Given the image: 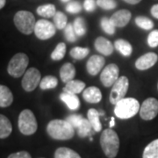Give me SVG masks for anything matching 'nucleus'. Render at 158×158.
Instances as JSON below:
<instances>
[{
    "label": "nucleus",
    "mask_w": 158,
    "mask_h": 158,
    "mask_svg": "<svg viewBox=\"0 0 158 158\" xmlns=\"http://www.w3.org/2000/svg\"><path fill=\"white\" fill-rule=\"evenodd\" d=\"M48 135L59 141H67L75 135V128L65 119H53L47 126Z\"/></svg>",
    "instance_id": "nucleus-1"
},
{
    "label": "nucleus",
    "mask_w": 158,
    "mask_h": 158,
    "mask_svg": "<svg viewBox=\"0 0 158 158\" xmlns=\"http://www.w3.org/2000/svg\"><path fill=\"white\" fill-rule=\"evenodd\" d=\"M100 145L106 157H116L119 148V139L117 133L111 128L104 130L100 136Z\"/></svg>",
    "instance_id": "nucleus-2"
},
{
    "label": "nucleus",
    "mask_w": 158,
    "mask_h": 158,
    "mask_svg": "<svg viewBox=\"0 0 158 158\" xmlns=\"http://www.w3.org/2000/svg\"><path fill=\"white\" fill-rule=\"evenodd\" d=\"M140 103L134 98H124L115 105L114 113L118 118L127 119L135 116L140 111Z\"/></svg>",
    "instance_id": "nucleus-3"
},
{
    "label": "nucleus",
    "mask_w": 158,
    "mask_h": 158,
    "mask_svg": "<svg viewBox=\"0 0 158 158\" xmlns=\"http://www.w3.org/2000/svg\"><path fill=\"white\" fill-rule=\"evenodd\" d=\"M13 22L17 29L23 34L29 35L34 32L35 18L28 11H19L13 18Z\"/></svg>",
    "instance_id": "nucleus-4"
},
{
    "label": "nucleus",
    "mask_w": 158,
    "mask_h": 158,
    "mask_svg": "<svg viewBox=\"0 0 158 158\" xmlns=\"http://www.w3.org/2000/svg\"><path fill=\"white\" fill-rule=\"evenodd\" d=\"M28 64V56L25 53H18L11 57L8 63L7 72L12 77L19 78L27 71Z\"/></svg>",
    "instance_id": "nucleus-5"
},
{
    "label": "nucleus",
    "mask_w": 158,
    "mask_h": 158,
    "mask_svg": "<svg viewBox=\"0 0 158 158\" xmlns=\"http://www.w3.org/2000/svg\"><path fill=\"white\" fill-rule=\"evenodd\" d=\"M18 126L19 132L24 135H32L37 131L38 124L34 116V113L29 110L25 109L19 113Z\"/></svg>",
    "instance_id": "nucleus-6"
},
{
    "label": "nucleus",
    "mask_w": 158,
    "mask_h": 158,
    "mask_svg": "<svg viewBox=\"0 0 158 158\" xmlns=\"http://www.w3.org/2000/svg\"><path fill=\"white\" fill-rule=\"evenodd\" d=\"M129 86L128 78L125 76H121L113 84V88L110 93V102L113 105H116L119 100L124 98Z\"/></svg>",
    "instance_id": "nucleus-7"
},
{
    "label": "nucleus",
    "mask_w": 158,
    "mask_h": 158,
    "mask_svg": "<svg viewBox=\"0 0 158 158\" xmlns=\"http://www.w3.org/2000/svg\"><path fill=\"white\" fill-rule=\"evenodd\" d=\"M34 34L38 39L46 40L52 38L56 33V27L55 24L47 19H40L35 24Z\"/></svg>",
    "instance_id": "nucleus-8"
},
{
    "label": "nucleus",
    "mask_w": 158,
    "mask_h": 158,
    "mask_svg": "<svg viewBox=\"0 0 158 158\" xmlns=\"http://www.w3.org/2000/svg\"><path fill=\"white\" fill-rule=\"evenodd\" d=\"M41 81V74L36 68H29L24 74L21 85L27 92H31L36 89Z\"/></svg>",
    "instance_id": "nucleus-9"
},
{
    "label": "nucleus",
    "mask_w": 158,
    "mask_h": 158,
    "mask_svg": "<svg viewBox=\"0 0 158 158\" xmlns=\"http://www.w3.org/2000/svg\"><path fill=\"white\" fill-rule=\"evenodd\" d=\"M140 117L144 120H151L158 114V100L155 98L145 99L140 107Z\"/></svg>",
    "instance_id": "nucleus-10"
},
{
    "label": "nucleus",
    "mask_w": 158,
    "mask_h": 158,
    "mask_svg": "<svg viewBox=\"0 0 158 158\" xmlns=\"http://www.w3.org/2000/svg\"><path fill=\"white\" fill-rule=\"evenodd\" d=\"M119 69L117 64L111 63L102 69L100 81L105 87H111L118 79Z\"/></svg>",
    "instance_id": "nucleus-11"
},
{
    "label": "nucleus",
    "mask_w": 158,
    "mask_h": 158,
    "mask_svg": "<svg viewBox=\"0 0 158 158\" xmlns=\"http://www.w3.org/2000/svg\"><path fill=\"white\" fill-rule=\"evenodd\" d=\"M158 60L157 55L154 52H148L139 57L135 62V68L139 70H147L152 68Z\"/></svg>",
    "instance_id": "nucleus-12"
},
{
    "label": "nucleus",
    "mask_w": 158,
    "mask_h": 158,
    "mask_svg": "<svg viewBox=\"0 0 158 158\" xmlns=\"http://www.w3.org/2000/svg\"><path fill=\"white\" fill-rule=\"evenodd\" d=\"M106 63L105 58L98 55H93L90 56L86 63V69L87 72L90 76H96L101 71Z\"/></svg>",
    "instance_id": "nucleus-13"
},
{
    "label": "nucleus",
    "mask_w": 158,
    "mask_h": 158,
    "mask_svg": "<svg viewBox=\"0 0 158 158\" xmlns=\"http://www.w3.org/2000/svg\"><path fill=\"white\" fill-rule=\"evenodd\" d=\"M132 14L128 10L122 9L113 13L110 19L115 27H124L129 23Z\"/></svg>",
    "instance_id": "nucleus-14"
},
{
    "label": "nucleus",
    "mask_w": 158,
    "mask_h": 158,
    "mask_svg": "<svg viewBox=\"0 0 158 158\" xmlns=\"http://www.w3.org/2000/svg\"><path fill=\"white\" fill-rule=\"evenodd\" d=\"M94 46L96 50L100 53L103 56H109L113 53V43L109 40L106 39L105 37H98L94 42Z\"/></svg>",
    "instance_id": "nucleus-15"
},
{
    "label": "nucleus",
    "mask_w": 158,
    "mask_h": 158,
    "mask_svg": "<svg viewBox=\"0 0 158 158\" xmlns=\"http://www.w3.org/2000/svg\"><path fill=\"white\" fill-rule=\"evenodd\" d=\"M83 98L85 101L90 104H97L101 101L102 93L99 88L96 86H90L83 91Z\"/></svg>",
    "instance_id": "nucleus-16"
},
{
    "label": "nucleus",
    "mask_w": 158,
    "mask_h": 158,
    "mask_svg": "<svg viewBox=\"0 0 158 158\" xmlns=\"http://www.w3.org/2000/svg\"><path fill=\"white\" fill-rule=\"evenodd\" d=\"M60 99L68 106L69 110L76 111L80 107V100L76 94L67 93V92H62L60 94Z\"/></svg>",
    "instance_id": "nucleus-17"
},
{
    "label": "nucleus",
    "mask_w": 158,
    "mask_h": 158,
    "mask_svg": "<svg viewBox=\"0 0 158 158\" xmlns=\"http://www.w3.org/2000/svg\"><path fill=\"white\" fill-rule=\"evenodd\" d=\"M76 76V68L70 62H66L60 69V77L63 83L67 84L69 81L73 80Z\"/></svg>",
    "instance_id": "nucleus-18"
},
{
    "label": "nucleus",
    "mask_w": 158,
    "mask_h": 158,
    "mask_svg": "<svg viewBox=\"0 0 158 158\" xmlns=\"http://www.w3.org/2000/svg\"><path fill=\"white\" fill-rule=\"evenodd\" d=\"M13 102V94L6 86L0 85V107H8Z\"/></svg>",
    "instance_id": "nucleus-19"
},
{
    "label": "nucleus",
    "mask_w": 158,
    "mask_h": 158,
    "mask_svg": "<svg viewBox=\"0 0 158 158\" xmlns=\"http://www.w3.org/2000/svg\"><path fill=\"white\" fill-rule=\"evenodd\" d=\"M85 89V83L81 80H71L66 84L65 87L63 88V91L71 94H79L83 92Z\"/></svg>",
    "instance_id": "nucleus-20"
},
{
    "label": "nucleus",
    "mask_w": 158,
    "mask_h": 158,
    "mask_svg": "<svg viewBox=\"0 0 158 158\" xmlns=\"http://www.w3.org/2000/svg\"><path fill=\"white\" fill-rule=\"evenodd\" d=\"M100 113L94 108H90L87 113V118L92 126L94 132H100L102 130V124L100 122Z\"/></svg>",
    "instance_id": "nucleus-21"
},
{
    "label": "nucleus",
    "mask_w": 158,
    "mask_h": 158,
    "mask_svg": "<svg viewBox=\"0 0 158 158\" xmlns=\"http://www.w3.org/2000/svg\"><path fill=\"white\" fill-rule=\"evenodd\" d=\"M114 48L119 52L123 56L128 57L133 52V47L127 40L123 39H118L114 42Z\"/></svg>",
    "instance_id": "nucleus-22"
},
{
    "label": "nucleus",
    "mask_w": 158,
    "mask_h": 158,
    "mask_svg": "<svg viewBox=\"0 0 158 158\" xmlns=\"http://www.w3.org/2000/svg\"><path fill=\"white\" fill-rule=\"evenodd\" d=\"M12 126L10 119L6 116L0 114V139H6L11 134Z\"/></svg>",
    "instance_id": "nucleus-23"
},
{
    "label": "nucleus",
    "mask_w": 158,
    "mask_h": 158,
    "mask_svg": "<svg viewBox=\"0 0 158 158\" xmlns=\"http://www.w3.org/2000/svg\"><path fill=\"white\" fill-rule=\"evenodd\" d=\"M142 158H158V139L151 141L146 146Z\"/></svg>",
    "instance_id": "nucleus-24"
},
{
    "label": "nucleus",
    "mask_w": 158,
    "mask_h": 158,
    "mask_svg": "<svg viewBox=\"0 0 158 158\" xmlns=\"http://www.w3.org/2000/svg\"><path fill=\"white\" fill-rule=\"evenodd\" d=\"M77 129V135L81 138H85L87 136H90L92 135V130L93 127L90 125V121L88 120V118H84L82 123L80 124Z\"/></svg>",
    "instance_id": "nucleus-25"
},
{
    "label": "nucleus",
    "mask_w": 158,
    "mask_h": 158,
    "mask_svg": "<svg viewBox=\"0 0 158 158\" xmlns=\"http://www.w3.org/2000/svg\"><path fill=\"white\" fill-rule=\"evenodd\" d=\"M37 13L40 16L44 18H53L55 16V14L56 13V6L52 4H47L43 6H39L37 8Z\"/></svg>",
    "instance_id": "nucleus-26"
},
{
    "label": "nucleus",
    "mask_w": 158,
    "mask_h": 158,
    "mask_svg": "<svg viewBox=\"0 0 158 158\" xmlns=\"http://www.w3.org/2000/svg\"><path fill=\"white\" fill-rule=\"evenodd\" d=\"M58 85V80L54 76H46L40 83V88L42 90L55 89Z\"/></svg>",
    "instance_id": "nucleus-27"
},
{
    "label": "nucleus",
    "mask_w": 158,
    "mask_h": 158,
    "mask_svg": "<svg viewBox=\"0 0 158 158\" xmlns=\"http://www.w3.org/2000/svg\"><path fill=\"white\" fill-rule=\"evenodd\" d=\"M55 158H81L78 153L69 148H59L56 150Z\"/></svg>",
    "instance_id": "nucleus-28"
},
{
    "label": "nucleus",
    "mask_w": 158,
    "mask_h": 158,
    "mask_svg": "<svg viewBox=\"0 0 158 158\" xmlns=\"http://www.w3.org/2000/svg\"><path fill=\"white\" fill-rule=\"evenodd\" d=\"M53 19H54V24H55L56 27L59 30L64 29L68 25L67 16L62 11H56V13L53 17Z\"/></svg>",
    "instance_id": "nucleus-29"
},
{
    "label": "nucleus",
    "mask_w": 158,
    "mask_h": 158,
    "mask_svg": "<svg viewBox=\"0 0 158 158\" xmlns=\"http://www.w3.org/2000/svg\"><path fill=\"white\" fill-rule=\"evenodd\" d=\"M90 53V49L87 48H81V47H75L70 50V56L75 60H82L85 59Z\"/></svg>",
    "instance_id": "nucleus-30"
},
{
    "label": "nucleus",
    "mask_w": 158,
    "mask_h": 158,
    "mask_svg": "<svg viewBox=\"0 0 158 158\" xmlns=\"http://www.w3.org/2000/svg\"><path fill=\"white\" fill-rule=\"evenodd\" d=\"M73 27L78 37H82L86 34V24H85V19L82 17L77 18L74 20Z\"/></svg>",
    "instance_id": "nucleus-31"
},
{
    "label": "nucleus",
    "mask_w": 158,
    "mask_h": 158,
    "mask_svg": "<svg viewBox=\"0 0 158 158\" xmlns=\"http://www.w3.org/2000/svg\"><path fill=\"white\" fill-rule=\"evenodd\" d=\"M66 54V45L63 42H60L57 44L56 48L51 54V59L54 61H60L63 57L65 56Z\"/></svg>",
    "instance_id": "nucleus-32"
},
{
    "label": "nucleus",
    "mask_w": 158,
    "mask_h": 158,
    "mask_svg": "<svg viewBox=\"0 0 158 158\" xmlns=\"http://www.w3.org/2000/svg\"><path fill=\"white\" fill-rule=\"evenodd\" d=\"M135 24L140 27V28L143 29V30H151L154 27V22L150 19L144 16H138L135 18Z\"/></svg>",
    "instance_id": "nucleus-33"
},
{
    "label": "nucleus",
    "mask_w": 158,
    "mask_h": 158,
    "mask_svg": "<svg viewBox=\"0 0 158 158\" xmlns=\"http://www.w3.org/2000/svg\"><path fill=\"white\" fill-rule=\"evenodd\" d=\"M100 26H101V28L103 29V31L106 34H109V35H113V34H115V27H114L113 22L111 21L110 18H102L101 20H100Z\"/></svg>",
    "instance_id": "nucleus-34"
},
{
    "label": "nucleus",
    "mask_w": 158,
    "mask_h": 158,
    "mask_svg": "<svg viewBox=\"0 0 158 158\" xmlns=\"http://www.w3.org/2000/svg\"><path fill=\"white\" fill-rule=\"evenodd\" d=\"M64 34L69 42H76L78 37L74 30L73 24H68L66 26V27L64 28Z\"/></svg>",
    "instance_id": "nucleus-35"
},
{
    "label": "nucleus",
    "mask_w": 158,
    "mask_h": 158,
    "mask_svg": "<svg viewBox=\"0 0 158 158\" xmlns=\"http://www.w3.org/2000/svg\"><path fill=\"white\" fill-rule=\"evenodd\" d=\"M97 6L103 10H113L116 8L117 3L115 0H97Z\"/></svg>",
    "instance_id": "nucleus-36"
},
{
    "label": "nucleus",
    "mask_w": 158,
    "mask_h": 158,
    "mask_svg": "<svg viewBox=\"0 0 158 158\" xmlns=\"http://www.w3.org/2000/svg\"><path fill=\"white\" fill-rule=\"evenodd\" d=\"M85 118H83L82 115L79 114H73V115H69L67 117L66 120L68 121L69 123H70L71 126L73 127L74 128H77L80 124L82 123L83 119Z\"/></svg>",
    "instance_id": "nucleus-37"
},
{
    "label": "nucleus",
    "mask_w": 158,
    "mask_h": 158,
    "mask_svg": "<svg viewBox=\"0 0 158 158\" xmlns=\"http://www.w3.org/2000/svg\"><path fill=\"white\" fill-rule=\"evenodd\" d=\"M82 10V6L80 5L79 2L77 1H73V2H69L66 6V11L69 12V13H78Z\"/></svg>",
    "instance_id": "nucleus-38"
},
{
    "label": "nucleus",
    "mask_w": 158,
    "mask_h": 158,
    "mask_svg": "<svg viewBox=\"0 0 158 158\" xmlns=\"http://www.w3.org/2000/svg\"><path fill=\"white\" fill-rule=\"evenodd\" d=\"M148 44L150 48H156L158 46V30H153L148 36Z\"/></svg>",
    "instance_id": "nucleus-39"
},
{
    "label": "nucleus",
    "mask_w": 158,
    "mask_h": 158,
    "mask_svg": "<svg viewBox=\"0 0 158 158\" xmlns=\"http://www.w3.org/2000/svg\"><path fill=\"white\" fill-rule=\"evenodd\" d=\"M97 2L95 0H85V3H84V7L87 11H93L96 8Z\"/></svg>",
    "instance_id": "nucleus-40"
},
{
    "label": "nucleus",
    "mask_w": 158,
    "mask_h": 158,
    "mask_svg": "<svg viewBox=\"0 0 158 158\" xmlns=\"http://www.w3.org/2000/svg\"><path fill=\"white\" fill-rule=\"evenodd\" d=\"M8 158H32V156L27 151H19V152L11 154Z\"/></svg>",
    "instance_id": "nucleus-41"
},
{
    "label": "nucleus",
    "mask_w": 158,
    "mask_h": 158,
    "mask_svg": "<svg viewBox=\"0 0 158 158\" xmlns=\"http://www.w3.org/2000/svg\"><path fill=\"white\" fill-rule=\"evenodd\" d=\"M150 12L153 17L156 18L158 19V4L157 5H154L150 9Z\"/></svg>",
    "instance_id": "nucleus-42"
},
{
    "label": "nucleus",
    "mask_w": 158,
    "mask_h": 158,
    "mask_svg": "<svg viewBox=\"0 0 158 158\" xmlns=\"http://www.w3.org/2000/svg\"><path fill=\"white\" fill-rule=\"evenodd\" d=\"M123 1H125L127 4H130V5H137L141 2V0H123Z\"/></svg>",
    "instance_id": "nucleus-43"
},
{
    "label": "nucleus",
    "mask_w": 158,
    "mask_h": 158,
    "mask_svg": "<svg viewBox=\"0 0 158 158\" xmlns=\"http://www.w3.org/2000/svg\"><path fill=\"white\" fill-rule=\"evenodd\" d=\"M6 0H0V10H1L4 6H6Z\"/></svg>",
    "instance_id": "nucleus-44"
},
{
    "label": "nucleus",
    "mask_w": 158,
    "mask_h": 158,
    "mask_svg": "<svg viewBox=\"0 0 158 158\" xmlns=\"http://www.w3.org/2000/svg\"><path fill=\"white\" fill-rule=\"evenodd\" d=\"M114 125H115V119H114V118H112V119H111V122H110V127H114Z\"/></svg>",
    "instance_id": "nucleus-45"
},
{
    "label": "nucleus",
    "mask_w": 158,
    "mask_h": 158,
    "mask_svg": "<svg viewBox=\"0 0 158 158\" xmlns=\"http://www.w3.org/2000/svg\"><path fill=\"white\" fill-rule=\"evenodd\" d=\"M62 2H64V3H67V2H69V0H62Z\"/></svg>",
    "instance_id": "nucleus-46"
},
{
    "label": "nucleus",
    "mask_w": 158,
    "mask_h": 158,
    "mask_svg": "<svg viewBox=\"0 0 158 158\" xmlns=\"http://www.w3.org/2000/svg\"><path fill=\"white\" fill-rule=\"evenodd\" d=\"M157 89H158V84H157Z\"/></svg>",
    "instance_id": "nucleus-47"
}]
</instances>
